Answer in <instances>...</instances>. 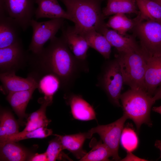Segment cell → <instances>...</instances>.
Instances as JSON below:
<instances>
[{
	"label": "cell",
	"mask_w": 161,
	"mask_h": 161,
	"mask_svg": "<svg viewBox=\"0 0 161 161\" xmlns=\"http://www.w3.org/2000/svg\"><path fill=\"white\" fill-rule=\"evenodd\" d=\"M82 35L89 47L97 51L105 59L110 58L112 46L104 35L95 30L89 31Z\"/></svg>",
	"instance_id": "obj_21"
},
{
	"label": "cell",
	"mask_w": 161,
	"mask_h": 161,
	"mask_svg": "<svg viewBox=\"0 0 161 161\" xmlns=\"http://www.w3.org/2000/svg\"><path fill=\"white\" fill-rule=\"evenodd\" d=\"M112 157L110 151L107 146L101 141L99 142L92 149L79 161H109Z\"/></svg>",
	"instance_id": "obj_27"
},
{
	"label": "cell",
	"mask_w": 161,
	"mask_h": 161,
	"mask_svg": "<svg viewBox=\"0 0 161 161\" xmlns=\"http://www.w3.org/2000/svg\"><path fill=\"white\" fill-rule=\"evenodd\" d=\"M120 100L123 114L133 121L137 132L143 124L152 126L150 112L155 102L153 96L145 91L130 88L121 94Z\"/></svg>",
	"instance_id": "obj_3"
},
{
	"label": "cell",
	"mask_w": 161,
	"mask_h": 161,
	"mask_svg": "<svg viewBox=\"0 0 161 161\" xmlns=\"http://www.w3.org/2000/svg\"><path fill=\"white\" fill-rule=\"evenodd\" d=\"M120 66L124 84L131 89L145 91V77L146 58L140 47L127 52L118 53L116 56Z\"/></svg>",
	"instance_id": "obj_4"
},
{
	"label": "cell",
	"mask_w": 161,
	"mask_h": 161,
	"mask_svg": "<svg viewBox=\"0 0 161 161\" xmlns=\"http://www.w3.org/2000/svg\"><path fill=\"white\" fill-rule=\"evenodd\" d=\"M120 142L122 147L127 152H132L136 150L139 144L138 137L136 131L129 127L123 128Z\"/></svg>",
	"instance_id": "obj_28"
},
{
	"label": "cell",
	"mask_w": 161,
	"mask_h": 161,
	"mask_svg": "<svg viewBox=\"0 0 161 161\" xmlns=\"http://www.w3.org/2000/svg\"><path fill=\"white\" fill-rule=\"evenodd\" d=\"M153 98L155 101L157 100L161 99V85L156 91L153 96Z\"/></svg>",
	"instance_id": "obj_34"
},
{
	"label": "cell",
	"mask_w": 161,
	"mask_h": 161,
	"mask_svg": "<svg viewBox=\"0 0 161 161\" xmlns=\"http://www.w3.org/2000/svg\"><path fill=\"white\" fill-rule=\"evenodd\" d=\"M128 119L123 114L120 118L112 123L98 125L88 131L92 137L95 133L99 135L103 143L110 151L112 160L115 161L121 160L118 154L119 145L124 124Z\"/></svg>",
	"instance_id": "obj_9"
},
{
	"label": "cell",
	"mask_w": 161,
	"mask_h": 161,
	"mask_svg": "<svg viewBox=\"0 0 161 161\" xmlns=\"http://www.w3.org/2000/svg\"><path fill=\"white\" fill-rule=\"evenodd\" d=\"M30 56L24 49L21 40L0 48V73H16L29 62Z\"/></svg>",
	"instance_id": "obj_10"
},
{
	"label": "cell",
	"mask_w": 161,
	"mask_h": 161,
	"mask_svg": "<svg viewBox=\"0 0 161 161\" xmlns=\"http://www.w3.org/2000/svg\"><path fill=\"white\" fill-rule=\"evenodd\" d=\"M60 87L59 79L50 74L44 75L39 80L38 88L39 91L44 95L42 98L51 103L53 96Z\"/></svg>",
	"instance_id": "obj_26"
},
{
	"label": "cell",
	"mask_w": 161,
	"mask_h": 161,
	"mask_svg": "<svg viewBox=\"0 0 161 161\" xmlns=\"http://www.w3.org/2000/svg\"><path fill=\"white\" fill-rule=\"evenodd\" d=\"M35 4L36 0H0V11L14 20L25 31L33 19Z\"/></svg>",
	"instance_id": "obj_8"
},
{
	"label": "cell",
	"mask_w": 161,
	"mask_h": 161,
	"mask_svg": "<svg viewBox=\"0 0 161 161\" xmlns=\"http://www.w3.org/2000/svg\"><path fill=\"white\" fill-rule=\"evenodd\" d=\"M35 87L31 89L7 94L6 99L20 119L25 117L26 108L35 90Z\"/></svg>",
	"instance_id": "obj_19"
},
{
	"label": "cell",
	"mask_w": 161,
	"mask_h": 161,
	"mask_svg": "<svg viewBox=\"0 0 161 161\" xmlns=\"http://www.w3.org/2000/svg\"><path fill=\"white\" fill-rule=\"evenodd\" d=\"M65 20L58 18L38 22L33 19L30 23L32 33L28 50L34 54L40 53L44 48L46 43L55 36L64 24Z\"/></svg>",
	"instance_id": "obj_7"
},
{
	"label": "cell",
	"mask_w": 161,
	"mask_h": 161,
	"mask_svg": "<svg viewBox=\"0 0 161 161\" xmlns=\"http://www.w3.org/2000/svg\"><path fill=\"white\" fill-rule=\"evenodd\" d=\"M124 80L117 59L105 64L99 78L98 85L106 93L115 106L121 107L120 98Z\"/></svg>",
	"instance_id": "obj_5"
},
{
	"label": "cell",
	"mask_w": 161,
	"mask_h": 161,
	"mask_svg": "<svg viewBox=\"0 0 161 161\" xmlns=\"http://www.w3.org/2000/svg\"><path fill=\"white\" fill-rule=\"evenodd\" d=\"M49 122L47 118L34 121H27L26 126L22 131H29L42 127H47Z\"/></svg>",
	"instance_id": "obj_31"
},
{
	"label": "cell",
	"mask_w": 161,
	"mask_h": 161,
	"mask_svg": "<svg viewBox=\"0 0 161 161\" xmlns=\"http://www.w3.org/2000/svg\"><path fill=\"white\" fill-rule=\"evenodd\" d=\"M121 161H147L146 160L140 158L133 154L132 152H127L126 157L121 160Z\"/></svg>",
	"instance_id": "obj_33"
},
{
	"label": "cell",
	"mask_w": 161,
	"mask_h": 161,
	"mask_svg": "<svg viewBox=\"0 0 161 161\" xmlns=\"http://www.w3.org/2000/svg\"><path fill=\"white\" fill-rule=\"evenodd\" d=\"M145 55L147 61L145 77V91L153 96L161 85V54L150 56Z\"/></svg>",
	"instance_id": "obj_13"
},
{
	"label": "cell",
	"mask_w": 161,
	"mask_h": 161,
	"mask_svg": "<svg viewBox=\"0 0 161 161\" xmlns=\"http://www.w3.org/2000/svg\"><path fill=\"white\" fill-rule=\"evenodd\" d=\"M141 21L138 15L135 18L130 19L125 14H117L110 17L107 23L106 27L110 28L123 35L128 31L133 29L136 25Z\"/></svg>",
	"instance_id": "obj_23"
},
{
	"label": "cell",
	"mask_w": 161,
	"mask_h": 161,
	"mask_svg": "<svg viewBox=\"0 0 161 161\" xmlns=\"http://www.w3.org/2000/svg\"><path fill=\"white\" fill-rule=\"evenodd\" d=\"M28 156L27 151L16 142H0V161H24Z\"/></svg>",
	"instance_id": "obj_22"
},
{
	"label": "cell",
	"mask_w": 161,
	"mask_h": 161,
	"mask_svg": "<svg viewBox=\"0 0 161 161\" xmlns=\"http://www.w3.org/2000/svg\"><path fill=\"white\" fill-rule=\"evenodd\" d=\"M160 4L161 6V0H152Z\"/></svg>",
	"instance_id": "obj_37"
},
{
	"label": "cell",
	"mask_w": 161,
	"mask_h": 161,
	"mask_svg": "<svg viewBox=\"0 0 161 161\" xmlns=\"http://www.w3.org/2000/svg\"><path fill=\"white\" fill-rule=\"evenodd\" d=\"M19 25L13 19L0 11V48L6 47L21 41Z\"/></svg>",
	"instance_id": "obj_14"
},
{
	"label": "cell",
	"mask_w": 161,
	"mask_h": 161,
	"mask_svg": "<svg viewBox=\"0 0 161 161\" xmlns=\"http://www.w3.org/2000/svg\"><path fill=\"white\" fill-rule=\"evenodd\" d=\"M35 73L32 72L26 78L16 75L15 72L0 73L2 90L7 94L9 93L26 90L35 87H38L40 79Z\"/></svg>",
	"instance_id": "obj_11"
},
{
	"label": "cell",
	"mask_w": 161,
	"mask_h": 161,
	"mask_svg": "<svg viewBox=\"0 0 161 161\" xmlns=\"http://www.w3.org/2000/svg\"><path fill=\"white\" fill-rule=\"evenodd\" d=\"M39 53L30 55L29 62L40 78L50 74L59 80L60 87L68 90L81 71H86V61L77 59L69 48L63 37H54Z\"/></svg>",
	"instance_id": "obj_1"
},
{
	"label": "cell",
	"mask_w": 161,
	"mask_h": 161,
	"mask_svg": "<svg viewBox=\"0 0 161 161\" xmlns=\"http://www.w3.org/2000/svg\"><path fill=\"white\" fill-rule=\"evenodd\" d=\"M61 29V35L74 55L79 60L86 61L89 47L84 36L77 32L74 26L66 24L65 21Z\"/></svg>",
	"instance_id": "obj_12"
},
{
	"label": "cell",
	"mask_w": 161,
	"mask_h": 161,
	"mask_svg": "<svg viewBox=\"0 0 161 161\" xmlns=\"http://www.w3.org/2000/svg\"><path fill=\"white\" fill-rule=\"evenodd\" d=\"M56 137L49 142L45 152L47 155L48 161H54L61 159L62 158V151L64 149L59 137Z\"/></svg>",
	"instance_id": "obj_30"
},
{
	"label": "cell",
	"mask_w": 161,
	"mask_h": 161,
	"mask_svg": "<svg viewBox=\"0 0 161 161\" xmlns=\"http://www.w3.org/2000/svg\"><path fill=\"white\" fill-rule=\"evenodd\" d=\"M19 126L12 113L2 109L0 116V142H4L9 137L19 131Z\"/></svg>",
	"instance_id": "obj_24"
},
{
	"label": "cell",
	"mask_w": 161,
	"mask_h": 161,
	"mask_svg": "<svg viewBox=\"0 0 161 161\" xmlns=\"http://www.w3.org/2000/svg\"><path fill=\"white\" fill-rule=\"evenodd\" d=\"M102 11L105 18L117 14L140 13L136 0H108Z\"/></svg>",
	"instance_id": "obj_20"
},
{
	"label": "cell",
	"mask_w": 161,
	"mask_h": 161,
	"mask_svg": "<svg viewBox=\"0 0 161 161\" xmlns=\"http://www.w3.org/2000/svg\"><path fill=\"white\" fill-rule=\"evenodd\" d=\"M154 145L157 148L160 150L161 154L160 157L161 158V140H157L155 142Z\"/></svg>",
	"instance_id": "obj_35"
},
{
	"label": "cell",
	"mask_w": 161,
	"mask_h": 161,
	"mask_svg": "<svg viewBox=\"0 0 161 161\" xmlns=\"http://www.w3.org/2000/svg\"><path fill=\"white\" fill-rule=\"evenodd\" d=\"M143 20H151L161 22V6L152 0H136Z\"/></svg>",
	"instance_id": "obj_25"
},
{
	"label": "cell",
	"mask_w": 161,
	"mask_h": 161,
	"mask_svg": "<svg viewBox=\"0 0 161 161\" xmlns=\"http://www.w3.org/2000/svg\"><path fill=\"white\" fill-rule=\"evenodd\" d=\"M36 4L38 7L34 16L36 19L62 18L72 21L71 18L61 7L58 0H36Z\"/></svg>",
	"instance_id": "obj_16"
},
{
	"label": "cell",
	"mask_w": 161,
	"mask_h": 161,
	"mask_svg": "<svg viewBox=\"0 0 161 161\" xmlns=\"http://www.w3.org/2000/svg\"><path fill=\"white\" fill-rule=\"evenodd\" d=\"M99 32L106 37L118 53L127 52L140 47L133 37L124 36L113 30L109 29L106 25Z\"/></svg>",
	"instance_id": "obj_17"
},
{
	"label": "cell",
	"mask_w": 161,
	"mask_h": 161,
	"mask_svg": "<svg viewBox=\"0 0 161 161\" xmlns=\"http://www.w3.org/2000/svg\"><path fill=\"white\" fill-rule=\"evenodd\" d=\"M133 30L140 40L141 48L146 55L161 54V22L143 20Z\"/></svg>",
	"instance_id": "obj_6"
},
{
	"label": "cell",
	"mask_w": 161,
	"mask_h": 161,
	"mask_svg": "<svg viewBox=\"0 0 161 161\" xmlns=\"http://www.w3.org/2000/svg\"><path fill=\"white\" fill-rule=\"evenodd\" d=\"M58 136L61 141L64 149H67L78 160H80L87 153L83 149L84 142L87 139L92 137L88 131L84 133L61 135L54 134Z\"/></svg>",
	"instance_id": "obj_18"
},
{
	"label": "cell",
	"mask_w": 161,
	"mask_h": 161,
	"mask_svg": "<svg viewBox=\"0 0 161 161\" xmlns=\"http://www.w3.org/2000/svg\"><path fill=\"white\" fill-rule=\"evenodd\" d=\"M152 110L161 114V106H159L154 107L152 108Z\"/></svg>",
	"instance_id": "obj_36"
},
{
	"label": "cell",
	"mask_w": 161,
	"mask_h": 161,
	"mask_svg": "<svg viewBox=\"0 0 161 161\" xmlns=\"http://www.w3.org/2000/svg\"><path fill=\"white\" fill-rule=\"evenodd\" d=\"M30 161H48L46 152L43 153L35 154L28 159Z\"/></svg>",
	"instance_id": "obj_32"
},
{
	"label": "cell",
	"mask_w": 161,
	"mask_h": 161,
	"mask_svg": "<svg viewBox=\"0 0 161 161\" xmlns=\"http://www.w3.org/2000/svg\"><path fill=\"white\" fill-rule=\"evenodd\" d=\"M52 134V131L51 129L42 127L30 131L19 132L17 134L9 137L5 141H12L16 142L26 139H42L51 135Z\"/></svg>",
	"instance_id": "obj_29"
},
{
	"label": "cell",
	"mask_w": 161,
	"mask_h": 161,
	"mask_svg": "<svg viewBox=\"0 0 161 161\" xmlns=\"http://www.w3.org/2000/svg\"><path fill=\"white\" fill-rule=\"evenodd\" d=\"M75 24L76 31L82 34L91 30L100 32L106 26L101 4L103 0H59Z\"/></svg>",
	"instance_id": "obj_2"
},
{
	"label": "cell",
	"mask_w": 161,
	"mask_h": 161,
	"mask_svg": "<svg viewBox=\"0 0 161 161\" xmlns=\"http://www.w3.org/2000/svg\"><path fill=\"white\" fill-rule=\"evenodd\" d=\"M65 95L73 117L77 120L88 121L96 119L95 111L88 102L80 95L73 93Z\"/></svg>",
	"instance_id": "obj_15"
}]
</instances>
